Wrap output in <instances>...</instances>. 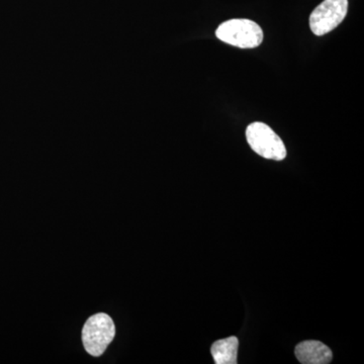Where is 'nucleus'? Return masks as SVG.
<instances>
[{
	"mask_svg": "<svg viewBox=\"0 0 364 364\" xmlns=\"http://www.w3.org/2000/svg\"><path fill=\"white\" fill-rule=\"evenodd\" d=\"M218 39L241 49H254L263 42L262 28L247 18H233L221 23L215 31Z\"/></svg>",
	"mask_w": 364,
	"mask_h": 364,
	"instance_id": "nucleus-1",
	"label": "nucleus"
},
{
	"mask_svg": "<svg viewBox=\"0 0 364 364\" xmlns=\"http://www.w3.org/2000/svg\"><path fill=\"white\" fill-rule=\"evenodd\" d=\"M116 336L114 321L107 314L100 313L86 321L82 329V342L85 350L92 356L104 354Z\"/></svg>",
	"mask_w": 364,
	"mask_h": 364,
	"instance_id": "nucleus-2",
	"label": "nucleus"
},
{
	"mask_svg": "<svg viewBox=\"0 0 364 364\" xmlns=\"http://www.w3.org/2000/svg\"><path fill=\"white\" fill-rule=\"evenodd\" d=\"M246 139L251 149L265 159L282 161L287 157L286 146L267 124L255 122L249 124Z\"/></svg>",
	"mask_w": 364,
	"mask_h": 364,
	"instance_id": "nucleus-3",
	"label": "nucleus"
},
{
	"mask_svg": "<svg viewBox=\"0 0 364 364\" xmlns=\"http://www.w3.org/2000/svg\"><path fill=\"white\" fill-rule=\"evenodd\" d=\"M348 0H324L310 16V28L316 36L332 32L346 18Z\"/></svg>",
	"mask_w": 364,
	"mask_h": 364,
	"instance_id": "nucleus-4",
	"label": "nucleus"
},
{
	"mask_svg": "<svg viewBox=\"0 0 364 364\" xmlns=\"http://www.w3.org/2000/svg\"><path fill=\"white\" fill-rule=\"evenodd\" d=\"M294 354L303 364H328L331 363V349L322 342L310 340L296 345Z\"/></svg>",
	"mask_w": 364,
	"mask_h": 364,
	"instance_id": "nucleus-5",
	"label": "nucleus"
},
{
	"mask_svg": "<svg viewBox=\"0 0 364 364\" xmlns=\"http://www.w3.org/2000/svg\"><path fill=\"white\" fill-rule=\"evenodd\" d=\"M239 340L237 337L218 340L212 345L210 353L215 364H236L238 354Z\"/></svg>",
	"mask_w": 364,
	"mask_h": 364,
	"instance_id": "nucleus-6",
	"label": "nucleus"
}]
</instances>
